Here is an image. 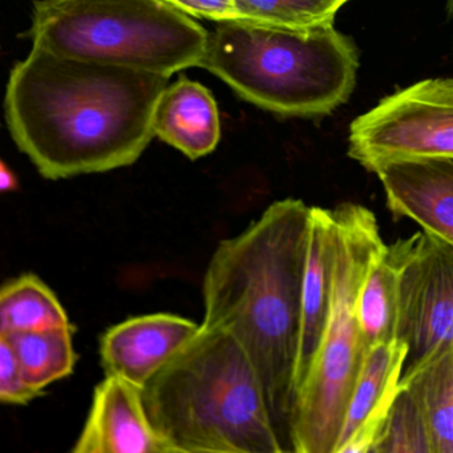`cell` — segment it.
Wrapping results in <instances>:
<instances>
[{
  "instance_id": "1",
  "label": "cell",
  "mask_w": 453,
  "mask_h": 453,
  "mask_svg": "<svg viewBox=\"0 0 453 453\" xmlns=\"http://www.w3.org/2000/svg\"><path fill=\"white\" fill-rule=\"evenodd\" d=\"M169 79L33 46L10 73L7 127L44 179L126 168L156 137V105Z\"/></svg>"
},
{
  "instance_id": "2",
  "label": "cell",
  "mask_w": 453,
  "mask_h": 453,
  "mask_svg": "<svg viewBox=\"0 0 453 453\" xmlns=\"http://www.w3.org/2000/svg\"><path fill=\"white\" fill-rule=\"evenodd\" d=\"M309 221L303 201H275L248 229L219 242L203 285V323L232 334L248 352L285 452H293Z\"/></svg>"
},
{
  "instance_id": "3",
  "label": "cell",
  "mask_w": 453,
  "mask_h": 453,
  "mask_svg": "<svg viewBox=\"0 0 453 453\" xmlns=\"http://www.w3.org/2000/svg\"><path fill=\"white\" fill-rule=\"evenodd\" d=\"M142 394L177 453H285L253 362L222 328L203 323Z\"/></svg>"
},
{
  "instance_id": "4",
  "label": "cell",
  "mask_w": 453,
  "mask_h": 453,
  "mask_svg": "<svg viewBox=\"0 0 453 453\" xmlns=\"http://www.w3.org/2000/svg\"><path fill=\"white\" fill-rule=\"evenodd\" d=\"M200 67L261 110L318 118L351 96L359 58L334 23L293 30L229 22L209 34Z\"/></svg>"
},
{
  "instance_id": "5",
  "label": "cell",
  "mask_w": 453,
  "mask_h": 453,
  "mask_svg": "<svg viewBox=\"0 0 453 453\" xmlns=\"http://www.w3.org/2000/svg\"><path fill=\"white\" fill-rule=\"evenodd\" d=\"M209 34L161 0H35L27 36L59 57L171 78L200 67Z\"/></svg>"
},
{
  "instance_id": "6",
  "label": "cell",
  "mask_w": 453,
  "mask_h": 453,
  "mask_svg": "<svg viewBox=\"0 0 453 453\" xmlns=\"http://www.w3.org/2000/svg\"><path fill=\"white\" fill-rule=\"evenodd\" d=\"M333 211L335 256L330 312L319 349L296 396L291 436L294 453L335 450L367 355L357 323V296L368 267L386 245L370 209L349 203Z\"/></svg>"
},
{
  "instance_id": "7",
  "label": "cell",
  "mask_w": 453,
  "mask_h": 453,
  "mask_svg": "<svg viewBox=\"0 0 453 453\" xmlns=\"http://www.w3.org/2000/svg\"><path fill=\"white\" fill-rule=\"evenodd\" d=\"M349 156L373 173L395 161L453 157V76L399 89L355 119Z\"/></svg>"
},
{
  "instance_id": "8",
  "label": "cell",
  "mask_w": 453,
  "mask_h": 453,
  "mask_svg": "<svg viewBox=\"0 0 453 453\" xmlns=\"http://www.w3.org/2000/svg\"><path fill=\"white\" fill-rule=\"evenodd\" d=\"M396 338L408 349L402 378L453 343V246L424 230L403 273Z\"/></svg>"
},
{
  "instance_id": "9",
  "label": "cell",
  "mask_w": 453,
  "mask_h": 453,
  "mask_svg": "<svg viewBox=\"0 0 453 453\" xmlns=\"http://www.w3.org/2000/svg\"><path fill=\"white\" fill-rule=\"evenodd\" d=\"M73 453H177L150 423L142 387L105 375Z\"/></svg>"
},
{
  "instance_id": "10",
  "label": "cell",
  "mask_w": 453,
  "mask_h": 453,
  "mask_svg": "<svg viewBox=\"0 0 453 453\" xmlns=\"http://www.w3.org/2000/svg\"><path fill=\"white\" fill-rule=\"evenodd\" d=\"M407 352V344L399 338L376 344L367 352L334 453L375 452L402 389Z\"/></svg>"
},
{
  "instance_id": "11",
  "label": "cell",
  "mask_w": 453,
  "mask_h": 453,
  "mask_svg": "<svg viewBox=\"0 0 453 453\" xmlns=\"http://www.w3.org/2000/svg\"><path fill=\"white\" fill-rule=\"evenodd\" d=\"M387 208L453 246V157L395 161L376 172Z\"/></svg>"
},
{
  "instance_id": "12",
  "label": "cell",
  "mask_w": 453,
  "mask_h": 453,
  "mask_svg": "<svg viewBox=\"0 0 453 453\" xmlns=\"http://www.w3.org/2000/svg\"><path fill=\"white\" fill-rule=\"evenodd\" d=\"M200 326L163 312L129 318L112 326L100 338L105 375L119 376L142 388Z\"/></svg>"
},
{
  "instance_id": "13",
  "label": "cell",
  "mask_w": 453,
  "mask_h": 453,
  "mask_svg": "<svg viewBox=\"0 0 453 453\" xmlns=\"http://www.w3.org/2000/svg\"><path fill=\"white\" fill-rule=\"evenodd\" d=\"M335 256L333 209L310 208L306 266L302 288L301 334L296 365V394L306 380L319 349L330 312L331 280Z\"/></svg>"
},
{
  "instance_id": "14",
  "label": "cell",
  "mask_w": 453,
  "mask_h": 453,
  "mask_svg": "<svg viewBox=\"0 0 453 453\" xmlns=\"http://www.w3.org/2000/svg\"><path fill=\"white\" fill-rule=\"evenodd\" d=\"M153 131L189 160L211 155L221 140V120L213 94L203 84L180 76L158 99Z\"/></svg>"
},
{
  "instance_id": "15",
  "label": "cell",
  "mask_w": 453,
  "mask_h": 453,
  "mask_svg": "<svg viewBox=\"0 0 453 453\" xmlns=\"http://www.w3.org/2000/svg\"><path fill=\"white\" fill-rule=\"evenodd\" d=\"M420 232L384 245L368 267L357 296V315L365 352L396 338L403 273L415 253Z\"/></svg>"
},
{
  "instance_id": "16",
  "label": "cell",
  "mask_w": 453,
  "mask_h": 453,
  "mask_svg": "<svg viewBox=\"0 0 453 453\" xmlns=\"http://www.w3.org/2000/svg\"><path fill=\"white\" fill-rule=\"evenodd\" d=\"M400 384L420 410L432 453H453V343Z\"/></svg>"
},
{
  "instance_id": "17",
  "label": "cell",
  "mask_w": 453,
  "mask_h": 453,
  "mask_svg": "<svg viewBox=\"0 0 453 453\" xmlns=\"http://www.w3.org/2000/svg\"><path fill=\"white\" fill-rule=\"evenodd\" d=\"M73 328L57 294L35 274H23L0 291V334Z\"/></svg>"
},
{
  "instance_id": "18",
  "label": "cell",
  "mask_w": 453,
  "mask_h": 453,
  "mask_svg": "<svg viewBox=\"0 0 453 453\" xmlns=\"http://www.w3.org/2000/svg\"><path fill=\"white\" fill-rule=\"evenodd\" d=\"M73 328H51L0 334L14 349L25 378L44 391L50 384L67 378L75 370L78 355L73 347Z\"/></svg>"
},
{
  "instance_id": "19",
  "label": "cell",
  "mask_w": 453,
  "mask_h": 453,
  "mask_svg": "<svg viewBox=\"0 0 453 453\" xmlns=\"http://www.w3.org/2000/svg\"><path fill=\"white\" fill-rule=\"evenodd\" d=\"M246 22L267 27L303 28L334 23L342 0H237Z\"/></svg>"
},
{
  "instance_id": "20",
  "label": "cell",
  "mask_w": 453,
  "mask_h": 453,
  "mask_svg": "<svg viewBox=\"0 0 453 453\" xmlns=\"http://www.w3.org/2000/svg\"><path fill=\"white\" fill-rule=\"evenodd\" d=\"M375 452L432 453L428 431L420 410L403 387L395 399L386 434Z\"/></svg>"
},
{
  "instance_id": "21",
  "label": "cell",
  "mask_w": 453,
  "mask_h": 453,
  "mask_svg": "<svg viewBox=\"0 0 453 453\" xmlns=\"http://www.w3.org/2000/svg\"><path fill=\"white\" fill-rule=\"evenodd\" d=\"M43 395L44 391H39L28 383L12 344L0 336V402L25 405Z\"/></svg>"
},
{
  "instance_id": "22",
  "label": "cell",
  "mask_w": 453,
  "mask_h": 453,
  "mask_svg": "<svg viewBox=\"0 0 453 453\" xmlns=\"http://www.w3.org/2000/svg\"><path fill=\"white\" fill-rule=\"evenodd\" d=\"M161 2L195 19L211 20L217 25L229 22L248 23L238 9L237 0H161Z\"/></svg>"
},
{
  "instance_id": "23",
  "label": "cell",
  "mask_w": 453,
  "mask_h": 453,
  "mask_svg": "<svg viewBox=\"0 0 453 453\" xmlns=\"http://www.w3.org/2000/svg\"><path fill=\"white\" fill-rule=\"evenodd\" d=\"M19 181H18L17 174L12 168L7 165L6 161L0 163V189L4 193H12L18 190Z\"/></svg>"
},
{
  "instance_id": "24",
  "label": "cell",
  "mask_w": 453,
  "mask_h": 453,
  "mask_svg": "<svg viewBox=\"0 0 453 453\" xmlns=\"http://www.w3.org/2000/svg\"><path fill=\"white\" fill-rule=\"evenodd\" d=\"M448 7H449V12H453V0H448Z\"/></svg>"
},
{
  "instance_id": "25",
  "label": "cell",
  "mask_w": 453,
  "mask_h": 453,
  "mask_svg": "<svg viewBox=\"0 0 453 453\" xmlns=\"http://www.w3.org/2000/svg\"><path fill=\"white\" fill-rule=\"evenodd\" d=\"M342 2H343L344 4H346L347 2H349V0H342Z\"/></svg>"
}]
</instances>
